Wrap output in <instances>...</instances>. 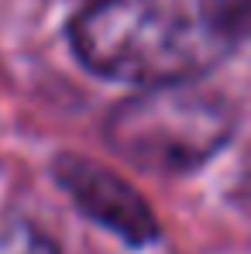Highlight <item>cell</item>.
Instances as JSON below:
<instances>
[{"label": "cell", "mask_w": 251, "mask_h": 254, "mask_svg": "<svg viewBox=\"0 0 251 254\" xmlns=\"http://www.w3.org/2000/svg\"><path fill=\"white\" fill-rule=\"evenodd\" d=\"M69 42L89 72L141 89L193 83L234 48L213 0H89Z\"/></svg>", "instance_id": "1"}, {"label": "cell", "mask_w": 251, "mask_h": 254, "mask_svg": "<svg viewBox=\"0 0 251 254\" xmlns=\"http://www.w3.org/2000/svg\"><path fill=\"white\" fill-rule=\"evenodd\" d=\"M231 107L193 83L155 86L114 107L107 121L110 148L148 172H193L231 137Z\"/></svg>", "instance_id": "2"}, {"label": "cell", "mask_w": 251, "mask_h": 254, "mask_svg": "<svg viewBox=\"0 0 251 254\" xmlns=\"http://www.w3.org/2000/svg\"><path fill=\"white\" fill-rule=\"evenodd\" d=\"M55 182L69 192V199L83 216L110 230L114 237H121L124 244L145 248L159 241V220L152 206L110 169L76 155H62L55 162Z\"/></svg>", "instance_id": "3"}, {"label": "cell", "mask_w": 251, "mask_h": 254, "mask_svg": "<svg viewBox=\"0 0 251 254\" xmlns=\"http://www.w3.org/2000/svg\"><path fill=\"white\" fill-rule=\"evenodd\" d=\"M0 254H59L55 241L31 223H0Z\"/></svg>", "instance_id": "4"}, {"label": "cell", "mask_w": 251, "mask_h": 254, "mask_svg": "<svg viewBox=\"0 0 251 254\" xmlns=\"http://www.w3.org/2000/svg\"><path fill=\"white\" fill-rule=\"evenodd\" d=\"M213 10L224 35L234 45L251 35V0H213Z\"/></svg>", "instance_id": "5"}]
</instances>
